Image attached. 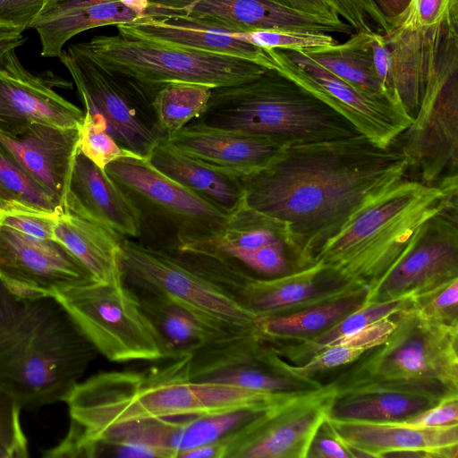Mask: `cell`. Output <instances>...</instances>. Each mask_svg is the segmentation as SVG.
I'll use <instances>...</instances> for the list:
<instances>
[{
	"mask_svg": "<svg viewBox=\"0 0 458 458\" xmlns=\"http://www.w3.org/2000/svg\"><path fill=\"white\" fill-rule=\"evenodd\" d=\"M98 353L113 362L166 360L163 340L126 284L92 280L55 297Z\"/></svg>",
	"mask_w": 458,
	"mask_h": 458,
	"instance_id": "cell-9",
	"label": "cell"
},
{
	"mask_svg": "<svg viewBox=\"0 0 458 458\" xmlns=\"http://www.w3.org/2000/svg\"><path fill=\"white\" fill-rule=\"evenodd\" d=\"M357 31H372L369 19L354 0H324Z\"/></svg>",
	"mask_w": 458,
	"mask_h": 458,
	"instance_id": "cell-46",
	"label": "cell"
},
{
	"mask_svg": "<svg viewBox=\"0 0 458 458\" xmlns=\"http://www.w3.org/2000/svg\"><path fill=\"white\" fill-rule=\"evenodd\" d=\"M77 88L85 112L98 115L108 133L124 148L148 158L166 136L150 102L121 77L105 70L70 45L59 56Z\"/></svg>",
	"mask_w": 458,
	"mask_h": 458,
	"instance_id": "cell-11",
	"label": "cell"
},
{
	"mask_svg": "<svg viewBox=\"0 0 458 458\" xmlns=\"http://www.w3.org/2000/svg\"><path fill=\"white\" fill-rule=\"evenodd\" d=\"M458 176L428 184L403 180L368 199L313 264L351 279L380 280L419 227L458 204Z\"/></svg>",
	"mask_w": 458,
	"mask_h": 458,
	"instance_id": "cell-4",
	"label": "cell"
},
{
	"mask_svg": "<svg viewBox=\"0 0 458 458\" xmlns=\"http://www.w3.org/2000/svg\"><path fill=\"white\" fill-rule=\"evenodd\" d=\"M373 31H357L344 43L301 50L319 65L357 89L388 98L374 66Z\"/></svg>",
	"mask_w": 458,
	"mask_h": 458,
	"instance_id": "cell-32",
	"label": "cell"
},
{
	"mask_svg": "<svg viewBox=\"0 0 458 458\" xmlns=\"http://www.w3.org/2000/svg\"><path fill=\"white\" fill-rule=\"evenodd\" d=\"M335 437L349 450L365 456L451 457L457 454V425L420 427L400 421H367L333 420L330 423Z\"/></svg>",
	"mask_w": 458,
	"mask_h": 458,
	"instance_id": "cell-21",
	"label": "cell"
},
{
	"mask_svg": "<svg viewBox=\"0 0 458 458\" xmlns=\"http://www.w3.org/2000/svg\"><path fill=\"white\" fill-rule=\"evenodd\" d=\"M256 333L214 338L191 355L193 380L277 393L290 384L270 371L272 356Z\"/></svg>",
	"mask_w": 458,
	"mask_h": 458,
	"instance_id": "cell-19",
	"label": "cell"
},
{
	"mask_svg": "<svg viewBox=\"0 0 458 458\" xmlns=\"http://www.w3.org/2000/svg\"><path fill=\"white\" fill-rule=\"evenodd\" d=\"M21 205L53 213L63 212L60 201L0 148V207Z\"/></svg>",
	"mask_w": 458,
	"mask_h": 458,
	"instance_id": "cell-35",
	"label": "cell"
},
{
	"mask_svg": "<svg viewBox=\"0 0 458 458\" xmlns=\"http://www.w3.org/2000/svg\"><path fill=\"white\" fill-rule=\"evenodd\" d=\"M165 140L182 153L240 178L262 169L285 148L266 138L195 123Z\"/></svg>",
	"mask_w": 458,
	"mask_h": 458,
	"instance_id": "cell-23",
	"label": "cell"
},
{
	"mask_svg": "<svg viewBox=\"0 0 458 458\" xmlns=\"http://www.w3.org/2000/svg\"><path fill=\"white\" fill-rule=\"evenodd\" d=\"M211 87L192 82H168L151 98L158 127L165 136L178 131L201 116L208 107Z\"/></svg>",
	"mask_w": 458,
	"mask_h": 458,
	"instance_id": "cell-33",
	"label": "cell"
},
{
	"mask_svg": "<svg viewBox=\"0 0 458 458\" xmlns=\"http://www.w3.org/2000/svg\"><path fill=\"white\" fill-rule=\"evenodd\" d=\"M171 248L232 262L267 276H281L289 269L286 251L290 250L281 226L244 203L214 232Z\"/></svg>",
	"mask_w": 458,
	"mask_h": 458,
	"instance_id": "cell-14",
	"label": "cell"
},
{
	"mask_svg": "<svg viewBox=\"0 0 458 458\" xmlns=\"http://www.w3.org/2000/svg\"><path fill=\"white\" fill-rule=\"evenodd\" d=\"M428 47V28L416 29L403 21L386 34H372L376 73L388 98L411 119L426 85Z\"/></svg>",
	"mask_w": 458,
	"mask_h": 458,
	"instance_id": "cell-20",
	"label": "cell"
},
{
	"mask_svg": "<svg viewBox=\"0 0 458 458\" xmlns=\"http://www.w3.org/2000/svg\"><path fill=\"white\" fill-rule=\"evenodd\" d=\"M98 354L55 297H19L0 281V390L21 410L64 402Z\"/></svg>",
	"mask_w": 458,
	"mask_h": 458,
	"instance_id": "cell-3",
	"label": "cell"
},
{
	"mask_svg": "<svg viewBox=\"0 0 458 458\" xmlns=\"http://www.w3.org/2000/svg\"><path fill=\"white\" fill-rule=\"evenodd\" d=\"M416 334L403 337L398 329L393 331L386 351L381 356L378 369L389 377L406 380L437 378L456 382V356L452 357L450 344L444 333L431 332L427 326Z\"/></svg>",
	"mask_w": 458,
	"mask_h": 458,
	"instance_id": "cell-27",
	"label": "cell"
},
{
	"mask_svg": "<svg viewBox=\"0 0 458 458\" xmlns=\"http://www.w3.org/2000/svg\"><path fill=\"white\" fill-rule=\"evenodd\" d=\"M396 324L388 317L325 345L324 352L300 369L308 373L330 369L354 360L365 351L384 344L394 330Z\"/></svg>",
	"mask_w": 458,
	"mask_h": 458,
	"instance_id": "cell-34",
	"label": "cell"
},
{
	"mask_svg": "<svg viewBox=\"0 0 458 458\" xmlns=\"http://www.w3.org/2000/svg\"><path fill=\"white\" fill-rule=\"evenodd\" d=\"M59 214L21 205H7L0 207V225L34 238L54 240Z\"/></svg>",
	"mask_w": 458,
	"mask_h": 458,
	"instance_id": "cell-40",
	"label": "cell"
},
{
	"mask_svg": "<svg viewBox=\"0 0 458 458\" xmlns=\"http://www.w3.org/2000/svg\"><path fill=\"white\" fill-rule=\"evenodd\" d=\"M409 169L400 146L383 148L363 134L292 145L241 178L243 203L276 221L298 263L309 267L368 199Z\"/></svg>",
	"mask_w": 458,
	"mask_h": 458,
	"instance_id": "cell-1",
	"label": "cell"
},
{
	"mask_svg": "<svg viewBox=\"0 0 458 458\" xmlns=\"http://www.w3.org/2000/svg\"><path fill=\"white\" fill-rule=\"evenodd\" d=\"M400 422L420 427H445L457 425V400L456 398H451L444 401L434 408H428L412 417L401 420Z\"/></svg>",
	"mask_w": 458,
	"mask_h": 458,
	"instance_id": "cell-45",
	"label": "cell"
},
{
	"mask_svg": "<svg viewBox=\"0 0 458 458\" xmlns=\"http://www.w3.org/2000/svg\"><path fill=\"white\" fill-rule=\"evenodd\" d=\"M316 455L320 457L346 458L352 456L337 438L321 437L315 445Z\"/></svg>",
	"mask_w": 458,
	"mask_h": 458,
	"instance_id": "cell-50",
	"label": "cell"
},
{
	"mask_svg": "<svg viewBox=\"0 0 458 458\" xmlns=\"http://www.w3.org/2000/svg\"><path fill=\"white\" fill-rule=\"evenodd\" d=\"M78 142L79 128L32 123L16 133L0 131V148L62 208Z\"/></svg>",
	"mask_w": 458,
	"mask_h": 458,
	"instance_id": "cell-22",
	"label": "cell"
},
{
	"mask_svg": "<svg viewBox=\"0 0 458 458\" xmlns=\"http://www.w3.org/2000/svg\"><path fill=\"white\" fill-rule=\"evenodd\" d=\"M124 237L103 224L78 214L61 212L54 240L65 247L92 275L105 283L123 282L120 265Z\"/></svg>",
	"mask_w": 458,
	"mask_h": 458,
	"instance_id": "cell-28",
	"label": "cell"
},
{
	"mask_svg": "<svg viewBox=\"0 0 458 458\" xmlns=\"http://www.w3.org/2000/svg\"><path fill=\"white\" fill-rule=\"evenodd\" d=\"M147 11L182 14L226 32L307 31L352 35L343 20L334 21L273 0H148Z\"/></svg>",
	"mask_w": 458,
	"mask_h": 458,
	"instance_id": "cell-15",
	"label": "cell"
},
{
	"mask_svg": "<svg viewBox=\"0 0 458 458\" xmlns=\"http://www.w3.org/2000/svg\"><path fill=\"white\" fill-rule=\"evenodd\" d=\"M76 45L99 66L125 80L150 104L154 93L168 82L220 88L251 81L269 70L238 57L171 47L121 32Z\"/></svg>",
	"mask_w": 458,
	"mask_h": 458,
	"instance_id": "cell-7",
	"label": "cell"
},
{
	"mask_svg": "<svg viewBox=\"0 0 458 458\" xmlns=\"http://www.w3.org/2000/svg\"><path fill=\"white\" fill-rule=\"evenodd\" d=\"M262 137L284 147L361 134L344 116L275 70L239 85L213 88L191 122Z\"/></svg>",
	"mask_w": 458,
	"mask_h": 458,
	"instance_id": "cell-5",
	"label": "cell"
},
{
	"mask_svg": "<svg viewBox=\"0 0 458 458\" xmlns=\"http://www.w3.org/2000/svg\"><path fill=\"white\" fill-rule=\"evenodd\" d=\"M458 207L442 211L415 232L405 250L380 279L389 300L408 291L447 284L457 278Z\"/></svg>",
	"mask_w": 458,
	"mask_h": 458,
	"instance_id": "cell-18",
	"label": "cell"
},
{
	"mask_svg": "<svg viewBox=\"0 0 458 458\" xmlns=\"http://www.w3.org/2000/svg\"><path fill=\"white\" fill-rule=\"evenodd\" d=\"M283 5L334 21L342 20L324 0H273Z\"/></svg>",
	"mask_w": 458,
	"mask_h": 458,
	"instance_id": "cell-47",
	"label": "cell"
},
{
	"mask_svg": "<svg viewBox=\"0 0 458 458\" xmlns=\"http://www.w3.org/2000/svg\"><path fill=\"white\" fill-rule=\"evenodd\" d=\"M439 293L433 301V308L437 310H445L456 308L458 301V280L455 278Z\"/></svg>",
	"mask_w": 458,
	"mask_h": 458,
	"instance_id": "cell-53",
	"label": "cell"
},
{
	"mask_svg": "<svg viewBox=\"0 0 458 458\" xmlns=\"http://www.w3.org/2000/svg\"><path fill=\"white\" fill-rule=\"evenodd\" d=\"M23 31L0 26V60L10 50L16 49L25 43Z\"/></svg>",
	"mask_w": 458,
	"mask_h": 458,
	"instance_id": "cell-51",
	"label": "cell"
},
{
	"mask_svg": "<svg viewBox=\"0 0 458 458\" xmlns=\"http://www.w3.org/2000/svg\"><path fill=\"white\" fill-rule=\"evenodd\" d=\"M21 410L12 396L0 390V458H23L29 454Z\"/></svg>",
	"mask_w": 458,
	"mask_h": 458,
	"instance_id": "cell-41",
	"label": "cell"
},
{
	"mask_svg": "<svg viewBox=\"0 0 458 458\" xmlns=\"http://www.w3.org/2000/svg\"><path fill=\"white\" fill-rule=\"evenodd\" d=\"M263 411L245 410L120 423L108 428L89 443L80 457L102 456L112 445L133 444L158 451L161 458H178L182 452L220 438Z\"/></svg>",
	"mask_w": 458,
	"mask_h": 458,
	"instance_id": "cell-17",
	"label": "cell"
},
{
	"mask_svg": "<svg viewBox=\"0 0 458 458\" xmlns=\"http://www.w3.org/2000/svg\"><path fill=\"white\" fill-rule=\"evenodd\" d=\"M354 1H356L361 9L365 12L369 21L374 22L375 26L379 30V33L386 34L392 30V27L379 10L376 0Z\"/></svg>",
	"mask_w": 458,
	"mask_h": 458,
	"instance_id": "cell-52",
	"label": "cell"
},
{
	"mask_svg": "<svg viewBox=\"0 0 458 458\" xmlns=\"http://www.w3.org/2000/svg\"><path fill=\"white\" fill-rule=\"evenodd\" d=\"M230 33L237 39L265 49H309L337 43L332 36L324 32L250 31Z\"/></svg>",
	"mask_w": 458,
	"mask_h": 458,
	"instance_id": "cell-39",
	"label": "cell"
},
{
	"mask_svg": "<svg viewBox=\"0 0 458 458\" xmlns=\"http://www.w3.org/2000/svg\"><path fill=\"white\" fill-rule=\"evenodd\" d=\"M117 31L167 46L244 59L272 70L267 49L237 39L230 32L182 14L147 11L134 21L116 25Z\"/></svg>",
	"mask_w": 458,
	"mask_h": 458,
	"instance_id": "cell-25",
	"label": "cell"
},
{
	"mask_svg": "<svg viewBox=\"0 0 458 458\" xmlns=\"http://www.w3.org/2000/svg\"><path fill=\"white\" fill-rule=\"evenodd\" d=\"M428 40L423 96L399 146L409 158V171L433 184L458 176V4L428 28Z\"/></svg>",
	"mask_w": 458,
	"mask_h": 458,
	"instance_id": "cell-6",
	"label": "cell"
},
{
	"mask_svg": "<svg viewBox=\"0 0 458 458\" xmlns=\"http://www.w3.org/2000/svg\"><path fill=\"white\" fill-rule=\"evenodd\" d=\"M136 293L144 312L163 340L166 360L191 354L216 338L195 316L176 302L148 292Z\"/></svg>",
	"mask_w": 458,
	"mask_h": 458,
	"instance_id": "cell-31",
	"label": "cell"
},
{
	"mask_svg": "<svg viewBox=\"0 0 458 458\" xmlns=\"http://www.w3.org/2000/svg\"><path fill=\"white\" fill-rule=\"evenodd\" d=\"M428 401L390 393L345 403L335 412L336 420L401 421L428 409Z\"/></svg>",
	"mask_w": 458,
	"mask_h": 458,
	"instance_id": "cell-36",
	"label": "cell"
},
{
	"mask_svg": "<svg viewBox=\"0 0 458 458\" xmlns=\"http://www.w3.org/2000/svg\"><path fill=\"white\" fill-rule=\"evenodd\" d=\"M403 303V299L396 298L361 308L351 315L344 317L340 323L323 335L318 344L324 348L326 344L334 340L352 335L377 320L387 318L397 312Z\"/></svg>",
	"mask_w": 458,
	"mask_h": 458,
	"instance_id": "cell-42",
	"label": "cell"
},
{
	"mask_svg": "<svg viewBox=\"0 0 458 458\" xmlns=\"http://www.w3.org/2000/svg\"><path fill=\"white\" fill-rule=\"evenodd\" d=\"M320 414L309 411L290 419L274 405L225 434L216 442L221 458H279L293 456L308 447L320 422Z\"/></svg>",
	"mask_w": 458,
	"mask_h": 458,
	"instance_id": "cell-26",
	"label": "cell"
},
{
	"mask_svg": "<svg viewBox=\"0 0 458 458\" xmlns=\"http://www.w3.org/2000/svg\"><path fill=\"white\" fill-rule=\"evenodd\" d=\"M148 159L156 169L229 215L243 203L240 177L182 153L165 139L156 145Z\"/></svg>",
	"mask_w": 458,
	"mask_h": 458,
	"instance_id": "cell-29",
	"label": "cell"
},
{
	"mask_svg": "<svg viewBox=\"0 0 458 458\" xmlns=\"http://www.w3.org/2000/svg\"><path fill=\"white\" fill-rule=\"evenodd\" d=\"M138 209L143 229L173 247L220 227L229 214L156 169L148 158L123 157L105 167Z\"/></svg>",
	"mask_w": 458,
	"mask_h": 458,
	"instance_id": "cell-10",
	"label": "cell"
},
{
	"mask_svg": "<svg viewBox=\"0 0 458 458\" xmlns=\"http://www.w3.org/2000/svg\"><path fill=\"white\" fill-rule=\"evenodd\" d=\"M458 0H412L403 22L416 29H427L438 23Z\"/></svg>",
	"mask_w": 458,
	"mask_h": 458,
	"instance_id": "cell-44",
	"label": "cell"
},
{
	"mask_svg": "<svg viewBox=\"0 0 458 458\" xmlns=\"http://www.w3.org/2000/svg\"><path fill=\"white\" fill-rule=\"evenodd\" d=\"M191 354L143 370L100 372L79 382L64 401L68 431L43 456L80 457L89 443L120 423L263 411L278 403L276 393L191 379Z\"/></svg>",
	"mask_w": 458,
	"mask_h": 458,
	"instance_id": "cell-2",
	"label": "cell"
},
{
	"mask_svg": "<svg viewBox=\"0 0 458 458\" xmlns=\"http://www.w3.org/2000/svg\"><path fill=\"white\" fill-rule=\"evenodd\" d=\"M350 303L338 302L310 309L285 317H259L256 333L261 338L279 337L315 332L349 311Z\"/></svg>",
	"mask_w": 458,
	"mask_h": 458,
	"instance_id": "cell-37",
	"label": "cell"
},
{
	"mask_svg": "<svg viewBox=\"0 0 458 458\" xmlns=\"http://www.w3.org/2000/svg\"><path fill=\"white\" fill-rule=\"evenodd\" d=\"M123 279L137 291L165 296L195 316L216 336L256 333L259 318L171 247L123 238Z\"/></svg>",
	"mask_w": 458,
	"mask_h": 458,
	"instance_id": "cell-8",
	"label": "cell"
},
{
	"mask_svg": "<svg viewBox=\"0 0 458 458\" xmlns=\"http://www.w3.org/2000/svg\"><path fill=\"white\" fill-rule=\"evenodd\" d=\"M47 0H0V26L24 30L30 29Z\"/></svg>",
	"mask_w": 458,
	"mask_h": 458,
	"instance_id": "cell-43",
	"label": "cell"
},
{
	"mask_svg": "<svg viewBox=\"0 0 458 458\" xmlns=\"http://www.w3.org/2000/svg\"><path fill=\"white\" fill-rule=\"evenodd\" d=\"M63 212L92 218L119 235H142L140 215L122 188L105 169L77 151L68 182Z\"/></svg>",
	"mask_w": 458,
	"mask_h": 458,
	"instance_id": "cell-24",
	"label": "cell"
},
{
	"mask_svg": "<svg viewBox=\"0 0 458 458\" xmlns=\"http://www.w3.org/2000/svg\"><path fill=\"white\" fill-rule=\"evenodd\" d=\"M114 0H47L36 21L45 20L60 13Z\"/></svg>",
	"mask_w": 458,
	"mask_h": 458,
	"instance_id": "cell-49",
	"label": "cell"
},
{
	"mask_svg": "<svg viewBox=\"0 0 458 458\" xmlns=\"http://www.w3.org/2000/svg\"><path fill=\"white\" fill-rule=\"evenodd\" d=\"M95 280L61 243L0 225V281L22 298L55 297Z\"/></svg>",
	"mask_w": 458,
	"mask_h": 458,
	"instance_id": "cell-13",
	"label": "cell"
},
{
	"mask_svg": "<svg viewBox=\"0 0 458 458\" xmlns=\"http://www.w3.org/2000/svg\"><path fill=\"white\" fill-rule=\"evenodd\" d=\"M55 88L71 89L72 83L52 72L28 71L15 49L0 60V131L16 133L32 123L79 128L84 111Z\"/></svg>",
	"mask_w": 458,
	"mask_h": 458,
	"instance_id": "cell-16",
	"label": "cell"
},
{
	"mask_svg": "<svg viewBox=\"0 0 458 458\" xmlns=\"http://www.w3.org/2000/svg\"><path fill=\"white\" fill-rule=\"evenodd\" d=\"M267 51L273 70L341 114L380 147L395 143L412 122L404 109L388 98L357 89L319 65L301 49Z\"/></svg>",
	"mask_w": 458,
	"mask_h": 458,
	"instance_id": "cell-12",
	"label": "cell"
},
{
	"mask_svg": "<svg viewBox=\"0 0 458 458\" xmlns=\"http://www.w3.org/2000/svg\"><path fill=\"white\" fill-rule=\"evenodd\" d=\"M376 3L387 22L394 28L405 20L412 0H376Z\"/></svg>",
	"mask_w": 458,
	"mask_h": 458,
	"instance_id": "cell-48",
	"label": "cell"
},
{
	"mask_svg": "<svg viewBox=\"0 0 458 458\" xmlns=\"http://www.w3.org/2000/svg\"><path fill=\"white\" fill-rule=\"evenodd\" d=\"M79 127L78 150L100 168L123 157H140L122 147L106 131L104 121L97 114L84 111ZM143 158V157H142Z\"/></svg>",
	"mask_w": 458,
	"mask_h": 458,
	"instance_id": "cell-38",
	"label": "cell"
},
{
	"mask_svg": "<svg viewBox=\"0 0 458 458\" xmlns=\"http://www.w3.org/2000/svg\"><path fill=\"white\" fill-rule=\"evenodd\" d=\"M139 15L120 2L107 1L60 13L36 21L30 29L37 31L44 57H58L64 45L77 34L102 26L134 21Z\"/></svg>",
	"mask_w": 458,
	"mask_h": 458,
	"instance_id": "cell-30",
	"label": "cell"
}]
</instances>
